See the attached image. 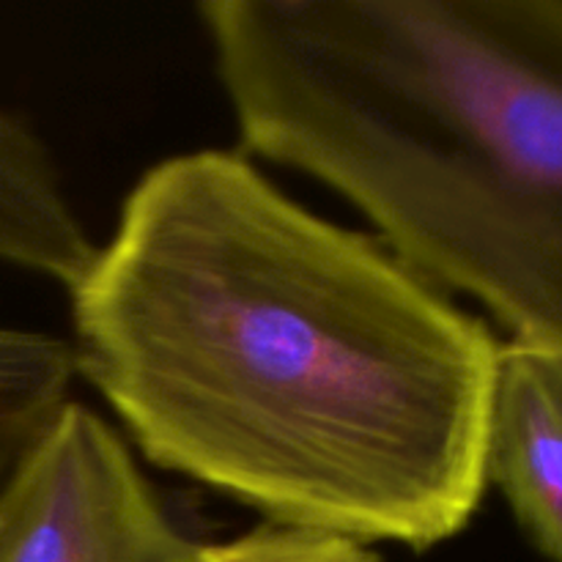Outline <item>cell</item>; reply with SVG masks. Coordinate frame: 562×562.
Wrapping results in <instances>:
<instances>
[{
    "label": "cell",
    "instance_id": "cell-1",
    "mask_svg": "<svg viewBox=\"0 0 562 562\" xmlns=\"http://www.w3.org/2000/svg\"><path fill=\"white\" fill-rule=\"evenodd\" d=\"M69 296L77 376L159 470L362 547L475 516L497 338L241 154L148 168Z\"/></svg>",
    "mask_w": 562,
    "mask_h": 562
},
{
    "label": "cell",
    "instance_id": "cell-2",
    "mask_svg": "<svg viewBox=\"0 0 562 562\" xmlns=\"http://www.w3.org/2000/svg\"><path fill=\"white\" fill-rule=\"evenodd\" d=\"M241 143L562 349V0H206Z\"/></svg>",
    "mask_w": 562,
    "mask_h": 562
},
{
    "label": "cell",
    "instance_id": "cell-6",
    "mask_svg": "<svg viewBox=\"0 0 562 562\" xmlns=\"http://www.w3.org/2000/svg\"><path fill=\"white\" fill-rule=\"evenodd\" d=\"M71 340L0 327V492L69 404Z\"/></svg>",
    "mask_w": 562,
    "mask_h": 562
},
{
    "label": "cell",
    "instance_id": "cell-3",
    "mask_svg": "<svg viewBox=\"0 0 562 562\" xmlns=\"http://www.w3.org/2000/svg\"><path fill=\"white\" fill-rule=\"evenodd\" d=\"M124 439L69 401L0 492V562H203Z\"/></svg>",
    "mask_w": 562,
    "mask_h": 562
},
{
    "label": "cell",
    "instance_id": "cell-4",
    "mask_svg": "<svg viewBox=\"0 0 562 562\" xmlns=\"http://www.w3.org/2000/svg\"><path fill=\"white\" fill-rule=\"evenodd\" d=\"M486 481L538 549L562 562V349L505 340L486 426Z\"/></svg>",
    "mask_w": 562,
    "mask_h": 562
},
{
    "label": "cell",
    "instance_id": "cell-5",
    "mask_svg": "<svg viewBox=\"0 0 562 562\" xmlns=\"http://www.w3.org/2000/svg\"><path fill=\"white\" fill-rule=\"evenodd\" d=\"M97 256L55 157L16 115L0 110V263L71 289Z\"/></svg>",
    "mask_w": 562,
    "mask_h": 562
},
{
    "label": "cell",
    "instance_id": "cell-7",
    "mask_svg": "<svg viewBox=\"0 0 562 562\" xmlns=\"http://www.w3.org/2000/svg\"><path fill=\"white\" fill-rule=\"evenodd\" d=\"M203 562H379V558L346 538L267 521L225 543H206Z\"/></svg>",
    "mask_w": 562,
    "mask_h": 562
}]
</instances>
